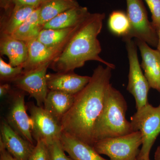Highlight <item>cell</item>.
Wrapping results in <instances>:
<instances>
[{"label": "cell", "instance_id": "1", "mask_svg": "<svg viewBox=\"0 0 160 160\" xmlns=\"http://www.w3.org/2000/svg\"><path fill=\"white\" fill-rule=\"evenodd\" d=\"M112 69L102 65L94 69L89 82L75 95L73 105L61 121L63 132L93 146L95 124L102 110Z\"/></svg>", "mask_w": 160, "mask_h": 160}, {"label": "cell", "instance_id": "2", "mask_svg": "<svg viewBox=\"0 0 160 160\" xmlns=\"http://www.w3.org/2000/svg\"><path fill=\"white\" fill-rule=\"evenodd\" d=\"M105 13H90L78 26L63 51L51 62L49 68L56 72H68L81 68L86 62L95 61L112 69L113 64L100 57L102 47L98 36L102 31Z\"/></svg>", "mask_w": 160, "mask_h": 160}, {"label": "cell", "instance_id": "3", "mask_svg": "<svg viewBox=\"0 0 160 160\" xmlns=\"http://www.w3.org/2000/svg\"><path fill=\"white\" fill-rule=\"evenodd\" d=\"M127 107L123 95L110 84L106 91L102 110L95 124L94 143L134 132L131 122L126 119Z\"/></svg>", "mask_w": 160, "mask_h": 160}, {"label": "cell", "instance_id": "4", "mask_svg": "<svg viewBox=\"0 0 160 160\" xmlns=\"http://www.w3.org/2000/svg\"><path fill=\"white\" fill-rule=\"evenodd\" d=\"M130 120L134 131H140L142 136V147L138 157L148 158L152 147L160 134V106L154 107L148 103L137 109Z\"/></svg>", "mask_w": 160, "mask_h": 160}, {"label": "cell", "instance_id": "5", "mask_svg": "<svg viewBox=\"0 0 160 160\" xmlns=\"http://www.w3.org/2000/svg\"><path fill=\"white\" fill-rule=\"evenodd\" d=\"M142 140L139 131L116 137L98 140L93 147L99 154L106 155L110 160H133L139 153Z\"/></svg>", "mask_w": 160, "mask_h": 160}, {"label": "cell", "instance_id": "6", "mask_svg": "<svg viewBox=\"0 0 160 160\" xmlns=\"http://www.w3.org/2000/svg\"><path fill=\"white\" fill-rule=\"evenodd\" d=\"M127 14L130 25L128 36L124 41L135 38L150 46H157V32L148 19L147 12L142 0H126Z\"/></svg>", "mask_w": 160, "mask_h": 160}, {"label": "cell", "instance_id": "7", "mask_svg": "<svg viewBox=\"0 0 160 160\" xmlns=\"http://www.w3.org/2000/svg\"><path fill=\"white\" fill-rule=\"evenodd\" d=\"M125 42L129 62V82L127 90L134 98L136 109H138L148 104L150 87L141 69L136 43L132 39L126 40Z\"/></svg>", "mask_w": 160, "mask_h": 160}, {"label": "cell", "instance_id": "8", "mask_svg": "<svg viewBox=\"0 0 160 160\" xmlns=\"http://www.w3.org/2000/svg\"><path fill=\"white\" fill-rule=\"evenodd\" d=\"M32 123V134L35 141H44L47 145L61 139L62 126L43 107L30 103L28 106Z\"/></svg>", "mask_w": 160, "mask_h": 160}, {"label": "cell", "instance_id": "9", "mask_svg": "<svg viewBox=\"0 0 160 160\" xmlns=\"http://www.w3.org/2000/svg\"><path fill=\"white\" fill-rule=\"evenodd\" d=\"M51 62L25 72L12 82L20 90L28 92L36 101L37 106L43 107L49 91L46 81L47 69Z\"/></svg>", "mask_w": 160, "mask_h": 160}, {"label": "cell", "instance_id": "10", "mask_svg": "<svg viewBox=\"0 0 160 160\" xmlns=\"http://www.w3.org/2000/svg\"><path fill=\"white\" fill-rule=\"evenodd\" d=\"M19 90L12 91L6 121L18 134L34 144V140L32 134L31 120L27 114L25 105V92Z\"/></svg>", "mask_w": 160, "mask_h": 160}, {"label": "cell", "instance_id": "11", "mask_svg": "<svg viewBox=\"0 0 160 160\" xmlns=\"http://www.w3.org/2000/svg\"><path fill=\"white\" fill-rule=\"evenodd\" d=\"M0 144L18 160H28L34 144L23 138L9 126L6 120L1 125Z\"/></svg>", "mask_w": 160, "mask_h": 160}, {"label": "cell", "instance_id": "12", "mask_svg": "<svg viewBox=\"0 0 160 160\" xmlns=\"http://www.w3.org/2000/svg\"><path fill=\"white\" fill-rule=\"evenodd\" d=\"M136 43L142 57L141 68L150 88L160 93V52L152 49L147 43L141 40L136 39Z\"/></svg>", "mask_w": 160, "mask_h": 160}, {"label": "cell", "instance_id": "13", "mask_svg": "<svg viewBox=\"0 0 160 160\" xmlns=\"http://www.w3.org/2000/svg\"><path fill=\"white\" fill-rule=\"evenodd\" d=\"M90 79L91 77L79 75L74 71L46 74L49 90L62 91L73 95L77 94L82 90Z\"/></svg>", "mask_w": 160, "mask_h": 160}, {"label": "cell", "instance_id": "14", "mask_svg": "<svg viewBox=\"0 0 160 160\" xmlns=\"http://www.w3.org/2000/svg\"><path fill=\"white\" fill-rule=\"evenodd\" d=\"M28 47V59L22 66L24 72L31 70L45 63L51 62L62 51L60 49L49 48L37 39L26 42Z\"/></svg>", "mask_w": 160, "mask_h": 160}, {"label": "cell", "instance_id": "15", "mask_svg": "<svg viewBox=\"0 0 160 160\" xmlns=\"http://www.w3.org/2000/svg\"><path fill=\"white\" fill-rule=\"evenodd\" d=\"M0 53L1 56L8 58L9 64L11 66H22L28 59L27 43L15 38L11 35L1 32Z\"/></svg>", "mask_w": 160, "mask_h": 160}, {"label": "cell", "instance_id": "16", "mask_svg": "<svg viewBox=\"0 0 160 160\" xmlns=\"http://www.w3.org/2000/svg\"><path fill=\"white\" fill-rule=\"evenodd\" d=\"M75 98V95L49 90L43 108L61 124L63 118L73 105Z\"/></svg>", "mask_w": 160, "mask_h": 160}, {"label": "cell", "instance_id": "17", "mask_svg": "<svg viewBox=\"0 0 160 160\" xmlns=\"http://www.w3.org/2000/svg\"><path fill=\"white\" fill-rule=\"evenodd\" d=\"M61 142L63 149L74 160H108L101 157L93 146L63 132Z\"/></svg>", "mask_w": 160, "mask_h": 160}, {"label": "cell", "instance_id": "18", "mask_svg": "<svg viewBox=\"0 0 160 160\" xmlns=\"http://www.w3.org/2000/svg\"><path fill=\"white\" fill-rule=\"evenodd\" d=\"M86 7L78 6L64 12L43 26V29H62L76 27L90 14Z\"/></svg>", "mask_w": 160, "mask_h": 160}, {"label": "cell", "instance_id": "19", "mask_svg": "<svg viewBox=\"0 0 160 160\" xmlns=\"http://www.w3.org/2000/svg\"><path fill=\"white\" fill-rule=\"evenodd\" d=\"M79 25L66 29H42L37 39L47 47L62 49L63 51Z\"/></svg>", "mask_w": 160, "mask_h": 160}, {"label": "cell", "instance_id": "20", "mask_svg": "<svg viewBox=\"0 0 160 160\" xmlns=\"http://www.w3.org/2000/svg\"><path fill=\"white\" fill-rule=\"evenodd\" d=\"M79 6L76 0H45L39 7L40 24L43 26L64 12Z\"/></svg>", "mask_w": 160, "mask_h": 160}, {"label": "cell", "instance_id": "21", "mask_svg": "<svg viewBox=\"0 0 160 160\" xmlns=\"http://www.w3.org/2000/svg\"><path fill=\"white\" fill-rule=\"evenodd\" d=\"M40 7V6H39ZM39 7L37 8L27 19L11 35L17 39L26 42L37 39L43 26L39 23Z\"/></svg>", "mask_w": 160, "mask_h": 160}, {"label": "cell", "instance_id": "22", "mask_svg": "<svg viewBox=\"0 0 160 160\" xmlns=\"http://www.w3.org/2000/svg\"><path fill=\"white\" fill-rule=\"evenodd\" d=\"M37 8L29 6H14L9 18L3 25L1 32L12 34Z\"/></svg>", "mask_w": 160, "mask_h": 160}, {"label": "cell", "instance_id": "23", "mask_svg": "<svg viewBox=\"0 0 160 160\" xmlns=\"http://www.w3.org/2000/svg\"><path fill=\"white\" fill-rule=\"evenodd\" d=\"M108 26L113 34L122 37L123 39L128 36L130 31V23L127 14L121 10L112 12L108 19Z\"/></svg>", "mask_w": 160, "mask_h": 160}, {"label": "cell", "instance_id": "24", "mask_svg": "<svg viewBox=\"0 0 160 160\" xmlns=\"http://www.w3.org/2000/svg\"><path fill=\"white\" fill-rule=\"evenodd\" d=\"M24 73L22 66L13 67L0 58V79L4 82H13Z\"/></svg>", "mask_w": 160, "mask_h": 160}, {"label": "cell", "instance_id": "25", "mask_svg": "<svg viewBox=\"0 0 160 160\" xmlns=\"http://www.w3.org/2000/svg\"><path fill=\"white\" fill-rule=\"evenodd\" d=\"M47 146L50 160H74L65 154L61 140H56Z\"/></svg>", "mask_w": 160, "mask_h": 160}, {"label": "cell", "instance_id": "26", "mask_svg": "<svg viewBox=\"0 0 160 160\" xmlns=\"http://www.w3.org/2000/svg\"><path fill=\"white\" fill-rule=\"evenodd\" d=\"M28 160H50L48 146L44 141L39 140L37 142Z\"/></svg>", "mask_w": 160, "mask_h": 160}, {"label": "cell", "instance_id": "27", "mask_svg": "<svg viewBox=\"0 0 160 160\" xmlns=\"http://www.w3.org/2000/svg\"><path fill=\"white\" fill-rule=\"evenodd\" d=\"M145 1L151 12L152 24L158 32L160 28V0H145Z\"/></svg>", "mask_w": 160, "mask_h": 160}, {"label": "cell", "instance_id": "28", "mask_svg": "<svg viewBox=\"0 0 160 160\" xmlns=\"http://www.w3.org/2000/svg\"><path fill=\"white\" fill-rule=\"evenodd\" d=\"M16 6H29L38 8L42 2V0H12Z\"/></svg>", "mask_w": 160, "mask_h": 160}, {"label": "cell", "instance_id": "29", "mask_svg": "<svg viewBox=\"0 0 160 160\" xmlns=\"http://www.w3.org/2000/svg\"><path fill=\"white\" fill-rule=\"evenodd\" d=\"M0 160H18L8 152L2 144H0Z\"/></svg>", "mask_w": 160, "mask_h": 160}, {"label": "cell", "instance_id": "30", "mask_svg": "<svg viewBox=\"0 0 160 160\" xmlns=\"http://www.w3.org/2000/svg\"><path fill=\"white\" fill-rule=\"evenodd\" d=\"M11 86L8 83L2 84L0 86V96L1 98L5 96L9 92H11Z\"/></svg>", "mask_w": 160, "mask_h": 160}, {"label": "cell", "instance_id": "31", "mask_svg": "<svg viewBox=\"0 0 160 160\" xmlns=\"http://www.w3.org/2000/svg\"><path fill=\"white\" fill-rule=\"evenodd\" d=\"M12 4V0H0V7L5 11H9Z\"/></svg>", "mask_w": 160, "mask_h": 160}, {"label": "cell", "instance_id": "32", "mask_svg": "<svg viewBox=\"0 0 160 160\" xmlns=\"http://www.w3.org/2000/svg\"><path fill=\"white\" fill-rule=\"evenodd\" d=\"M155 160H160V146H158L155 152Z\"/></svg>", "mask_w": 160, "mask_h": 160}, {"label": "cell", "instance_id": "33", "mask_svg": "<svg viewBox=\"0 0 160 160\" xmlns=\"http://www.w3.org/2000/svg\"><path fill=\"white\" fill-rule=\"evenodd\" d=\"M158 44L157 46V49L160 52V28L158 31Z\"/></svg>", "mask_w": 160, "mask_h": 160}, {"label": "cell", "instance_id": "34", "mask_svg": "<svg viewBox=\"0 0 160 160\" xmlns=\"http://www.w3.org/2000/svg\"><path fill=\"white\" fill-rule=\"evenodd\" d=\"M150 160V159H149V158H148L147 159H142L140 158H139L137 156V157L134 160Z\"/></svg>", "mask_w": 160, "mask_h": 160}, {"label": "cell", "instance_id": "35", "mask_svg": "<svg viewBox=\"0 0 160 160\" xmlns=\"http://www.w3.org/2000/svg\"><path fill=\"white\" fill-rule=\"evenodd\" d=\"M45 1V0H42V2H43V1Z\"/></svg>", "mask_w": 160, "mask_h": 160}, {"label": "cell", "instance_id": "36", "mask_svg": "<svg viewBox=\"0 0 160 160\" xmlns=\"http://www.w3.org/2000/svg\"><path fill=\"white\" fill-rule=\"evenodd\" d=\"M159 106H160V104Z\"/></svg>", "mask_w": 160, "mask_h": 160}]
</instances>
